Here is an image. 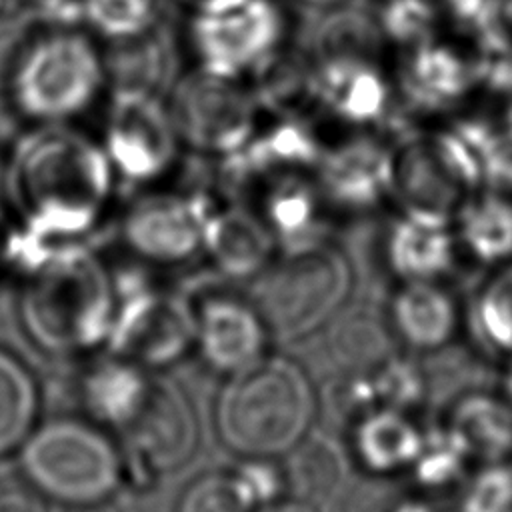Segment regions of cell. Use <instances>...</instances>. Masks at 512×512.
<instances>
[{
  "mask_svg": "<svg viewBox=\"0 0 512 512\" xmlns=\"http://www.w3.org/2000/svg\"><path fill=\"white\" fill-rule=\"evenodd\" d=\"M192 310L194 348L210 370L228 376L268 352L270 332L248 294L208 292Z\"/></svg>",
  "mask_w": 512,
  "mask_h": 512,
  "instance_id": "cell-13",
  "label": "cell"
},
{
  "mask_svg": "<svg viewBox=\"0 0 512 512\" xmlns=\"http://www.w3.org/2000/svg\"><path fill=\"white\" fill-rule=\"evenodd\" d=\"M236 470H210L194 476L180 492L174 512H254Z\"/></svg>",
  "mask_w": 512,
  "mask_h": 512,
  "instance_id": "cell-31",
  "label": "cell"
},
{
  "mask_svg": "<svg viewBox=\"0 0 512 512\" xmlns=\"http://www.w3.org/2000/svg\"><path fill=\"white\" fill-rule=\"evenodd\" d=\"M498 270L472 300L470 318L488 352L512 360V264Z\"/></svg>",
  "mask_w": 512,
  "mask_h": 512,
  "instance_id": "cell-28",
  "label": "cell"
},
{
  "mask_svg": "<svg viewBox=\"0 0 512 512\" xmlns=\"http://www.w3.org/2000/svg\"><path fill=\"white\" fill-rule=\"evenodd\" d=\"M276 238L258 212L230 206L212 210L204 234V254L230 278H254L274 258Z\"/></svg>",
  "mask_w": 512,
  "mask_h": 512,
  "instance_id": "cell-21",
  "label": "cell"
},
{
  "mask_svg": "<svg viewBox=\"0 0 512 512\" xmlns=\"http://www.w3.org/2000/svg\"><path fill=\"white\" fill-rule=\"evenodd\" d=\"M366 374L376 406H392L410 412V408L422 400L426 390L422 372L410 360L386 356Z\"/></svg>",
  "mask_w": 512,
  "mask_h": 512,
  "instance_id": "cell-34",
  "label": "cell"
},
{
  "mask_svg": "<svg viewBox=\"0 0 512 512\" xmlns=\"http://www.w3.org/2000/svg\"><path fill=\"white\" fill-rule=\"evenodd\" d=\"M16 2L34 6L40 12H50L54 24H82L80 0H16Z\"/></svg>",
  "mask_w": 512,
  "mask_h": 512,
  "instance_id": "cell-37",
  "label": "cell"
},
{
  "mask_svg": "<svg viewBox=\"0 0 512 512\" xmlns=\"http://www.w3.org/2000/svg\"><path fill=\"white\" fill-rule=\"evenodd\" d=\"M504 134H508V136H512V106L508 108V112H506V116H504V130H502Z\"/></svg>",
  "mask_w": 512,
  "mask_h": 512,
  "instance_id": "cell-43",
  "label": "cell"
},
{
  "mask_svg": "<svg viewBox=\"0 0 512 512\" xmlns=\"http://www.w3.org/2000/svg\"><path fill=\"white\" fill-rule=\"evenodd\" d=\"M454 220L458 246L476 262L512 264V198L488 190L460 204Z\"/></svg>",
  "mask_w": 512,
  "mask_h": 512,
  "instance_id": "cell-24",
  "label": "cell"
},
{
  "mask_svg": "<svg viewBox=\"0 0 512 512\" xmlns=\"http://www.w3.org/2000/svg\"><path fill=\"white\" fill-rule=\"evenodd\" d=\"M254 512H318V508L308 504V502L284 496V498H278L270 504H264V506L256 508Z\"/></svg>",
  "mask_w": 512,
  "mask_h": 512,
  "instance_id": "cell-38",
  "label": "cell"
},
{
  "mask_svg": "<svg viewBox=\"0 0 512 512\" xmlns=\"http://www.w3.org/2000/svg\"><path fill=\"white\" fill-rule=\"evenodd\" d=\"M286 32L278 0H216L192 10L188 42L198 68L248 78L286 44Z\"/></svg>",
  "mask_w": 512,
  "mask_h": 512,
  "instance_id": "cell-8",
  "label": "cell"
},
{
  "mask_svg": "<svg viewBox=\"0 0 512 512\" xmlns=\"http://www.w3.org/2000/svg\"><path fill=\"white\" fill-rule=\"evenodd\" d=\"M310 8H320V10H332L336 6H342L344 0H298Z\"/></svg>",
  "mask_w": 512,
  "mask_h": 512,
  "instance_id": "cell-41",
  "label": "cell"
},
{
  "mask_svg": "<svg viewBox=\"0 0 512 512\" xmlns=\"http://www.w3.org/2000/svg\"><path fill=\"white\" fill-rule=\"evenodd\" d=\"M442 424L472 466L512 460V406L502 392L470 390L456 396Z\"/></svg>",
  "mask_w": 512,
  "mask_h": 512,
  "instance_id": "cell-22",
  "label": "cell"
},
{
  "mask_svg": "<svg viewBox=\"0 0 512 512\" xmlns=\"http://www.w3.org/2000/svg\"><path fill=\"white\" fill-rule=\"evenodd\" d=\"M328 206L364 212L392 192V150L372 134L358 132L322 146L314 168Z\"/></svg>",
  "mask_w": 512,
  "mask_h": 512,
  "instance_id": "cell-14",
  "label": "cell"
},
{
  "mask_svg": "<svg viewBox=\"0 0 512 512\" xmlns=\"http://www.w3.org/2000/svg\"><path fill=\"white\" fill-rule=\"evenodd\" d=\"M350 454L342 444L318 430H310L294 448L282 456L286 496L312 506L330 502L348 476Z\"/></svg>",
  "mask_w": 512,
  "mask_h": 512,
  "instance_id": "cell-23",
  "label": "cell"
},
{
  "mask_svg": "<svg viewBox=\"0 0 512 512\" xmlns=\"http://www.w3.org/2000/svg\"><path fill=\"white\" fill-rule=\"evenodd\" d=\"M318 400L308 372L284 354H264L226 376L214 400L220 442L240 458H282L310 430Z\"/></svg>",
  "mask_w": 512,
  "mask_h": 512,
  "instance_id": "cell-3",
  "label": "cell"
},
{
  "mask_svg": "<svg viewBox=\"0 0 512 512\" xmlns=\"http://www.w3.org/2000/svg\"><path fill=\"white\" fill-rule=\"evenodd\" d=\"M0 512H50L48 500L22 476H0Z\"/></svg>",
  "mask_w": 512,
  "mask_h": 512,
  "instance_id": "cell-36",
  "label": "cell"
},
{
  "mask_svg": "<svg viewBox=\"0 0 512 512\" xmlns=\"http://www.w3.org/2000/svg\"><path fill=\"white\" fill-rule=\"evenodd\" d=\"M458 512H512V460L474 466L462 482Z\"/></svg>",
  "mask_w": 512,
  "mask_h": 512,
  "instance_id": "cell-33",
  "label": "cell"
},
{
  "mask_svg": "<svg viewBox=\"0 0 512 512\" xmlns=\"http://www.w3.org/2000/svg\"><path fill=\"white\" fill-rule=\"evenodd\" d=\"M314 104L344 126L368 128L386 120L394 94L378 60L326 58L310 60Z\"/></svg>",
  "mask_w": 512,
  "mask_h": 512,
  "instance_id": "cell-15",
  "label": "cell"
},
{
  "mask_svg": "<svg viewBox=\"0 0 512 512\" xmlns=\"http://www.w3.org/2000/svg\"><path fill=\"white\" fill-rule=\"evenodd\" d=\"M118 284V282H116ZM194 348V310L184 296L158 286L118 284V302L106 350L160 370Z\"/></svg>",
  "mask_w": 512,
  "mask_h": 512,
  "instance_id": "cell-9",
  "label": "cell"
},
{
  "mask_svg": "<svg viewBox=\"0 0 512 512\" xmlns=\"http://www.w3.org/2000/svg\"><path fill=\"white\" fill-rule=\"evenodd\" d=\"M100 142L116 176L134 184L162 178L182 150L166 100L140 90L112 92Z\"/></svg>",
  "mask_w": 512,
  "mask_h": 512,
  "instance_id": "cell-10",
  "label": "cell"
},
{
  "mask_svg": "<svg viewBox=\"0 0 512 512\" xmlns=\"http://www.w3.org/2000/svg\"><path fill=\"white\" fill-rule=\"evenodd\" d=\"M152 378L150 370L108 352L90 364L78 382L84 416L110 432H122L144 404Z\"/></svg>",
  "mask_w": 512,
  "mask_h": 512,
  "instance_id": "cell-20",
  "label": "cell"
},
{
  "mask_svg": "<svg viewBox=\"0 0 512 512\" xmlns=\"http://www.w3.org/2000/svg\"><path fill=\"white\" fill-rule=\"evenodd\" d=\"M468 466L472 464L462 446L448 428L440 424L438 428L424 430L420 452L408 472L420 490L438 492L464 480Z\"/></svg>",
  "mask_w": 512,
  "mask_h": 512,
  "instance_id": "cell-29",
  "label": "cell"
},
{
  "mask_svg": "<svg viewBox=\"0 0 512 512\" xmlns=\"http://www.w3.org/2000/svg\"><path fill=\"white\" fill-rule=\"evenodd\" d=\"M116 178L102 142L70 124L38 126L6 166L18 226L46 246L54 238L72 244L90 232L112 200Z\"/></svg>",
  "mask_w": 512,
  "mask_h": 512,
  "instance_id": "cell-1",
  "label": "cell"
},
{
  "mask_svg": "<svg viewBox=\"0 0 512 512\" xmlns=\"http://www.w3.org/2000/svg\"><path fill=\"white\" fill-rule=\"evenodd\" d=\"M180 4H186L190 10H196V8H202V6H206V4H212V2H216V0H178Z\"/></svg>",
  "mask_w": 512,
  "mask_h": 512,
  "instance_id": "cell-42",
  "label": "cell"
},
{
  "mask_svg": "<svg viewBox=\"0 0 512 512\" xmlns=\"http://www.w3.org/2000/svg\"><path fill=\"white\" fill-rule=\"evenodd\" d=\"M474 64V78L490 92L512 94V42L480 48Z\"/></svg>",
  "mask_w": 512,
  "mask_h": 512,
  "instance_id": "cell-35",
  "label": "cell"
},
{
  "mask_svg": "<svg viewBox=\"0 0 512 512\" xmlns=\"http://www.w3.org/2000/svg\"><path fill=\"white\" fill-rule=\"evenodd\" d=\"M40 388L30 368L0 346V458L18 452L38 424Z\"/></svg>",
  "mask_w": 512,
  "mask_h": 512,
  "instance_id": "cell-25",
  "label": "cell"
},
{
  "mask_svg": "<svg viewBox=\"0 0 512 512\" xmlns=\"http://www.w3.org/2000/svg\"><path fill=\"white\" fill-rule=\"evenodd\" d=\"M16 454L20 474L60 506L110 500L126 482L120 442L88 416L38 420Z\"/></svg>",
  "mask_w": 512,
  "mask_h": 512,
  "instance_id": "cell-5",
  "label": "cell"
},
{
  "mask_svg": "<svg viewBox=\"0 0 512 512\" xmlns=\"http://www.w3.org/2000/svg\"><path fill=\"white\" fill-rule=\"evenodd\" d=\"M210 212L212 208L200 196L176 192L146 194L126 210L120 236L124 246L148 264H182L204 252Z\"/></svg>",
  "mask_w": 512,
  "mask_h": 512,
  "instance_id": "cell-12",
  "label": "cell"
},
{
  "mask_svg": "<svg viewBox=\"0 0 512 512\" xmlns=\"http://www.w3.org/2000/svg\"><path fill=\"white\" fill-rule=\"evenodd\" d=\"M22 278L18 316L36 348L76 356L106 346L118 284L96 254L76 242L62 244Z\"/></svg>",
  "mask_w": 512,
  "mask_h": 512,
  "instance_id": "cell-2",
  "label": "cell"
},
{
  "mask_svg": "<svg viewBox=\"0 0 512 512\" xmlns=\"http://www.w3.org/2000/svg\"><path fill=\"white\" fill-rule=\"evenodd\" d=\"M376 16L384 38L394 44L414 48L432 40L436 26L432 0H384Z\"/></svg>",
  "mask_w": 512,
  "mask_h": 512,
  "instance_id": "cell-32",
  "label": "cell"
},
{
  "mask_svg": "<svg viewBox=\"0 0 512 512\" xmlns=\"http://www.w3.org/2000/svg\"><path fill=\"white\" fill-rule=\"evenodd\" d=\"M16 110L36 126L72 124L108 88L104 50L80 24H52L20 46L8 64Z\"/></svg>",
  "mask_w": 512,
  "mask_h": 512,
  "instance_id": "cell-4",
  "label": "cell"
},
{
  "mask_svg": "<svg viewBox=\"0 0 512 512\" xmlns=\"http://www.w3.org/2000/svg\"><path fill=\"white\" fill-rule=\"evenodd\" d=\"M182 148L210 158L238 154L258 132L264 112L246 78L194 68L164 98Z\"/></svg>",
  "mask_w": 512,
  "mask_h": 512,
  "instance_id": "cell-7",
  "label": "cell"
},
{
  "mask_svg": "<svg viewBox=\"0 0 512 512\" xmlns=\"http://www.w3.org/2000/svg\"><path fill=\"white\" fill-rule=\"evenodd\" d=\"M328 352L348 374H366L388 356L380 348L378 326L360 312L336 316L328 332Z\"/></svg>",
  "mask_w": 512,
  "mask_h": 512,
  "instance_id": "cell-30",
  "label": "cell"
},
{
  "mask_svg": "<svg viewBox=\"0 0 512 512\" xmlns=\"http://www.w3.org/2000/svg\"><path fill=\"white\" fill-rule=\"evenodd\" d=\"M250 298L272 340L298 342L330 324L352 292V266L344 252L316 240L286 248L252 278Z\"/></svg>",
  "mask_w": 512,
  "mask_h": 512,
  "instance_id": "cell-6",
  "label": "cell"
},
{
  "mask_svg": "<svg viewBox=\"0 0 512 512\" xmlns=\"http://www.w3.org/2000/svg\"><path fill=\"white\" fill-rule=\"evenodd\" d=\"M118 434L126 480L134 470L152 478L182 468L200 442V426L188 394L160 376L152 378L144 404Z\"/></svg>",
  "mask_w": 512,
  "mask_h": 512,
  "instance_id": "cell-11",
  "label": "cell"
},
{
  "mask_svg": "<svg viewBox=\"0 0 512 512\" xmlns=\"http://www.w3.org/2000/svg\"><path fill=\"white\" fill-rule=\"evenodd\" d=\"M152 32L126 42H114V52L108 56L104 54L108 86L112 92L140 90L158 94L166 60L162 46L152 38Z\"/></svg>",
  "mask_w": 512,
  "mask_h": 512,
  "instance_id": "cell-27",
  "label": "cell"
},
{
  "mask_svg": "<svg viewBox=\"0 0 512 512\" xmlns=\"http://www.w3.org/2000/svg\"><path fill=\"white\" fill-rule=\"evenodd\" d=\"M460 324V304L442 280L398 282L388 300V332L412 352L446 348L456 338Z\"/></svg>",
  "mask_w": 512,
  "mask_h": 512,
  "instance_id": "cell-17",
  "label": "cell"
},
{
  "mask_svg": "<svg viewBox=\"0 0 512 512\" xmlns=\"http://www.w3.org/2000/svg\"><path fill=\"white\" fill-rule=\"evenodd\" d=\"M424 430L410 412L392 406H370L350 430V458L370 478H392L414 464Z\"/></svg>",
  "mask_w": 512,
  "mask_h": 512,
  "instance_id": "cell-18",
  "label": "cell"
},
{
  "mask_svg": "<svg viewBox=\"0 0 512 512\" xmlns=\"http://www.w3.org/2000/svg\"><path fill=\"white\" fill-rule=\"evenodd\" d=\"M458 252L450 212L402 208L384 236V260L398 282L442 280Z\"/></svg>",
  "mask_w": 512,
  "mask_h": 512,
  "instance_id": "cell-16",
  "label": "cell"
},
{
  "mask_svg": "<svg viewBox=\"0 0 512 512\" xmlns=\"http://www.w3.org/2000/svg\"><path fill=\"white\" fill-rule=\"evenodd\" d=\"M158 0H80V22L94 36L126 42L156 28Z\"/></svg>",
  "mask_w": 512,
  "mask_h": 512,
  "instance_id": "cell-26",
  "label": "cell"
},
{
  "mask_svg": "<svg viewBox=\"0 0 512 512\" xmlns=\"http://www.w3.org/2000/svg\"><path fill=\"white\" fill-rule=\"evenodd\" d=\"M474 82V64L430 40L410 48L402 60L396 102L408 114L442 112L452 108Z\"/></svg>",
  "mask_w": 512,
  "mask_h": 512,
  "instance_id": "cell-19",
  "label": "cell"
},
{
  "mask_svg": "<svg viewBox=\"0 0 512 512\" xmlns=\"http://www.w3.org/2000/svg\"><path fill=\"white\" fill-rule=\"evenodd\" d=\"M4 186H6V166H4V162L0 160V200H2V190H4Z\"/></svg>",
  "mask_w": 512,
  "mask_h": 512,
  "instance_id": "cell-44",
  "label": "cell"
},
{
  "mask_svg": "<svg viewBox=\"0 0 512 512\" xmlns=\"http://www.w3.org/2000/svg\"><path fill=\"white\" fill-rule=\"evenodd\" d=\"M62 512H122V510L110 500H104V502L84 504V506H64Z\"/></svg>",
  "mask_w": 512,
  "mask_h": 512,
  "instance_id": "cell-39",
  "label": "cell"
},
{
  "mask_svg": "<svg viewBox=\"0 0 512 512\" xmlns=\"http://www.w3.org/2000/svg\"><path fill=\"white\" fill-rule=\"evenodd\" d=\"M502 394L508 400V404L512 406V360H508V364H506V372H504V380H502Z\"/></svg>",
  "mask_w": 512,
  "mask_h": 512,
  "instance_id": "cell-40",
  "label": "cell"
}]
</instances>
